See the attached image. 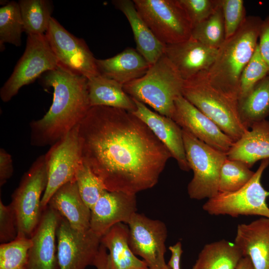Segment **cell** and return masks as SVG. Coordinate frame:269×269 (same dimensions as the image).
I'll list each match as a JSON object with an SVG mask.
<instances>
[{
    "mask_svg": "<svg viewBox=\"0 0 269 269\" xmlns=\"http://www.w3.org/2000/svg\"><path fill=\"white\" fill-rule=\"evenodd\" d=\"M82 161L110 191L130 194L154 187L172 156L130 112L92 107L79 125Z\"/></svg>",
    "mask_w": 269,
    "mask_h": 269,
    "instance_id": "1",
    "label": "cell"
},
{
    "mask_svg": "<svg viewBox=\"0 0 269 269\" xmlns=\"http://www.w3.org/2000/svg\"><path fill=\"white\" fill-rule=\"evenodd\" d=\"M42 86L53 89L52 104L40 119L30 122V143L52 145L80 124L91 108L88 79L58 65L40 77Z\"/></svg>",
    "mask_w": 269,
    "mask_h": 269,
    "instance_id": "2",
    "label": "cell"
},
{
    "mask_svg": "<svg viewBox=\"0 0 269 269\" xmlns=\"http://www.w3.org/2000/svg\"><path fill=\"white\" fill-rule=\"evenodd\" d=\"M262 21L258 16H247L239 29L218 49L207 72L211 84L234 99L239 98L242 73L257 48Z\"/></svg>",
    "mask_w": 269,
    "mask_h": 269,
    "instance_id": "3",
    "label": "cell"
},
{
    "mask_svg": "<svg viewBox=\"0 0 269 269\" xmlns=\"http://www.w3.org/2000/svg\"><path fill=\"white\" fill-rule=\"evenodd\" d=\"M207 72H201L185 80L182 96L235 142L249 130L241 120L238 100L213 86Z\"/></svg>",
    "mask_w": 269,
    "mask_h": 269,
    "instance_id": "4",
    "label": "cell"
},
{
    "mask_svg": "<svg viewBox=\"0 0 269 269\" xmlns=\"http://www.w3.org/2000/svg\"><path fill=\"white\" fill-rule=\"evenodd\" d=\"M184 80L164 54L141 77L123 85L132 98L157 113L172 118L176 99L182 95Z\"/></svg>",
    "mask_w": 269,
    "mask_h": 269,
    "instance_id": "5",
    "label": "cell"
},
{
    "mask_svg": "<svg viewBox=\"0 0 269 269\" xmlns=\"http://www.w3.org/2000/svg\"><path fill=\"white\" fill-rule=\"evenodd\" d=\"M47 168L45 155L39 156L23 175L12 195V206L16 220V238H30L42 213L41 200L47 186Z\"/></svg>",
    "mask_w": 269,
    "mask_h": 269,
    "instance_id": "6",
    "label": "cell"
},
{
    "mask_svg": "<svg viewBox=\"0 0 269 269\" xmlns=\"http://www.w3.org/2000/svg\"><path fill=\"white\" fill-rule=\"evenodd\" d=\"M186 158L193 176L187 186L192 199H210L219 192L220 173L227 158L226 153L218 150L182 130Z\"/></svg>",
    "mask_w": 269,
    "mask_h": 269,
    "instance_id": "7",
    "label": "cell"
},
{
    "mask_svg": "<svg viewBox=\"0 0 269 269\" xmlns=\"http://www.w3.org/2000/svg\"><path fill=\"white\" fill-rule=\"evenodd\" d=\"M269 165V158L262 160L257 170L249 181L239 190L232 192H219L208 199L203 209L211 215H257L269 218L267 199L269 191L261 183L265 170Z\"/></svg>",
    "mask_w": 269,
    "mask_h": 269,
    "instance_id": "8",
    "label": "cell"
},
{
    "mask_svg": "<svg viewBox=\"0 0 269 269\" xmlns=\"http://www.w3.org/2000/svg\"><path fill=\"white\" fill-rule=\"evenodd\" d=\"M154 35L165 45L191 37L192 25L178 0H133Z\"/></svg>",
    "mask_w": 269,
    "mask_h": 269,
    "instance_id": "9",
    "label": "cell"
},
{
    "mask_svg": "<svg viewBox=\"0 0 269 269\" xmlns=\"http://www.w3.org/2000/svg\"><path fill=\"white\" fill-rule=\"evenodd\" d=\"M58 61L45 35H27L24 52L0 90L3 102L9 101L23 86L55 68Z\"/></svg>",
    "mask_w": 269,
    "mask_h": 269,
    "instance_id": "10",
    "label": "cell"
},
{
    "mask_svg": "<svg viewBox=\"0 0 269 269\" xmlns=\"http://www.w3.org/2000/svg\"><path fill=\"white\" fill-rule=\"evenodd\" d=\"M78 129L79 125L51 145L44 154L48 181L41 200L42 211L57 189L75 180L76 171L82 162Z\"/></svg>",
    "mask_w": 269,
    "mask_h": 269,
    "instance_id": "11",
    "label": "cell"
},
{
    "mask_svg": "<svg viewBox=\"0 0 269 269\" xmlns=\"http://www.w3.org/2000/svg\"><path fill=\"white\" fill-rule=\"evenodd\" d=\"M45 35L59 65L87 79L100 75L96 58L84 40L72 34L54 18Z\"/></svg>",
    "mask_w": 269,
    "mask_h": 269,
    "instance_id": "12",
    "label": "cell"
},
{
    "mask_svg": "<svg viewBox=\"0 0 269 269\" xmlns=\"http://www.w3.org/2000/svg\"><path fill=\"white\" fill-rule=\"evenodd\" d=\"M59 269H85L93 265L101 245V237L90 229H74L61 217L57 230Z\"/></svg>",
    "mask_w": 269,
    "mask_h": 269,
    "instance_id": "13",
    "label": "cell"
},
{
    "mask_svg": "<svg viewBox=\"0 0 269 269\" xmlns=\"http://www.w3.org/2000/svg\"><path fill=\"white\" fill-rule=\"evenodd\" d=\"M129 242L133 253L142 258L149 269H162L167 230L160 220L135 213L128 224Z\"/></svg>",
    "mask_w": 269,
    "mask_h": 269,
    "instance_id": "14",
    "label": "cell"
},
{
    "mask_svg": "<svg viewBox=\"0 0 269 269\" xmlns=\"http://www.w3.org/2000/svg\"><path fill=\"white\" fill-rule=\"evenodd\" d=\"M171 119L182 130L218 150L227 153L234 142L212 120L182 95L175 101Z\"/></svg>",
    "mask_w": 269,
    "mask_h": 269,
    "instance_id": "15",
    "label": "cell"
},
{
    "mask_svg": "<svg viewBox=\"0 0 269 269\" xmlns=\"http://www.w3.org/2000/svg\"><path fill=\"white\" fill-rule=\"evenodd\" d=\"M61 216L47 205L30 239L26 269H59L57 253V230Z\"/></svg>",
    "mask_w": 269,
    "mask_h": 269,
    "instance_id": "16",
    "label": "cell"
},
{
    "mask_svg": "<svg viewBox=\"0 0 269 269\" xmlns=\"http://www.w3.org/2000/svg\"><path fill=\"white\" fill-rule=\"evenodd\" d=\"M136 209L135 195L106 190L91 209L90 229L101 238L115 225L128 224Z\"/></svg>",
    "mask_w": 269,
    "mask_h": 269,
    "instance_id": "17",
    "label": "cell"
},
{
    "mask_svg": "<svg viewBox=\"0 0 269 269\" xmlns=\"http://www.w3.org/2000/svg\"><path fill=\"white\" fill-rule=\"evenodd\" d=\"M136 109L131 112L143 121L156 137L165 146L180 168L188 171L182 129L171 119L149 109L145 104L133 98Z\"/></svg>",
    "mask_w": 269,
    "mask_h": 269,
    "instance_id": "18",
    "label": "cell"
},
{
    "mask_svg": "<svg viewBox=\"0 0 269 269\" xmlns=\"http://www.w3.org/2000/svg\"><path fill=\"white\" fill-rule=\"evenodd\" d=\"M218 49L207 46L190 37L165 45L164 54L184 80L208 71L216 58Z\"/></svg>",
    "mask_w": 269,
    "mask_h": 269,
    "instance_id": "19",
    "label": "cell"
},
{
    "mask_svg": "<svg viewBox=\"0 0 269 269\" xmlns=\"http://www.w3.org/2000/svg\"><path fill=\"white\" fill-rule=\"evenodd\" d=\"M234 243L243 257L250 258L255 269H269V218L238 225Z\"/></svg>",
    "mask_w": 269,
    "mask_h": 269,
    "instance_id": "20",
    "label": "cell"
},
{
    "mask_svg": "<svg viewBox=\"0 0 269 269\" xmlns=\"http://www.w3.org/2000/svg\"><path fill=\"white\" fill-rule=\"evenodd\" d=\"M115 6L127 18L136 44V50L150 64L164 54L165 44L159 41L138 12L133 0H115Z\"/></svg>",
    "mask_w": 269,
    "mask_h": 269,
    "instance_id": "21",
    "label": "cell"
},
{
    "mask_svg": "<svg viewBox=\"0 0 269 269\" xmlns=\"http://www.w3.org/2000/svg\"><path fill=\"white\" fill-rule=\"evenodd\" d=\"M226 155L227 158L241 161L250 168L258 161L269 158V121L254 123Z\"/></svg>",
    "mask_w": 269,
    "mask_h": 269,
    "instance_id": "22",
    "label": "cell"
},
{
    "mask_svg": "<svg viewBox=\"0 0 269 269\" xmlns=\"http://www.w3.org/2000/svg\"><path fill=\"white\" fill-rule=\"evenodd\" d=\"M100 75L124 85L142 77L150 65L133 48H127L113 57L96 59Z\"/></svg>",
    "mask_w": 269,
    "mask_h": 269,
    "instance_id": "23",
    "label": "cell"
},
{
    "mask_svg": "<svg viewBox=\"0 0 269 269\" xmlns=\"http://www.w3.org/2000/svg\"><path fill=\"white\" fill-rule=\"evenodd\" d=\"M48 205L78 230L90 229L91 210L82 199L75 180L60 187L51 197Z\"/></svg>",
    "mask_w": 269,
    "mask_h": 269,
    "instance_id": "24",
    "label": "cell"
},
{
    "mask_svg": "<svg viewBox=\"0 0 269 269\" xmlns=\"http://www.w3.org/2000/svg\"><path fill=\"white\" fill-rule=\"evenodd\" d=\"M128 225L118 223L101 238V244L109 251V269H148L146 263L139 259L131 250Z\"/></svg>",
    "mask_w": 269,
    "mask_h": 269,
    "instance_id": "25",
    "label": "cell"
},
{
    "mask_svg": "<svg viewBox=\"0 0 269 269\" xmlns=\"http://www.w3.org/2000/svg\"><path fill=\"white\" fill-rule=\"evenodd\" d=\"M89 100L91 107L105 106L133 112L136 109L133 98L118 82L99 75L88 79Z\"/></svg>",
    "mask_w": 269,
    "mask_h": 269,
    "instance_id": "26",
    "label": "cell"
},
{
    "mask_svg": "<svg viewBox=\"0 0 269 269\" xmlns=\"http://www.w3.org/2000/svg\"><path fill=\"white\" fill-rule=\"evenodd\" d=\"M238 108L242 123L249 129L254 123L267 120L269 117V74L239 97Z\"/></svg>",
    "mask_w": 269,
    "mask_h": 269,
    "instance_id": "27",
    "label": "cell"
},
{
    "mask_svg": "<svg viewBox=\"0 0 269 269\" xmlns=\"http://www.w3.org/2000/svg\"><path fill=\"white\" fill-rule=\"evenodd\" d=\"M243 257L234 243L221 240L204 246L192 269H236Z\"/></svg>",
    "mask_w": 269,
    "mask_h": 269,
    "instance_id": "28",
    "label": "cell"
},
{
    "mask_svg": "<svg viewBox=\"0 0 269 269\" xmlns=\"http://www.w3.org/2000/svg\"><path fill=\"white\" fill-rule=\"evenodd\" d=\"M24 31L27 35L44 34L47 31L53 11L51 1L20 0L18 1Z\"/></svg>",
    "mask_w": 269,
    "mask_h": 269,
    "instance_id": "29",
    "label": "cell"
},
{
    "mask_svg": "<svg viewBox=\"0 0 269 269\" xmlns=\"http://www.w3.org/2000/svg\"><path fill=\"white\" fill-rule=\"evenodd\" d=\"M191 37L201 43L218 49L225 40V31L222 8L219 3L206 19L194 25Z\"/></svg>",
    "mask_w": 269,
    "mask_h": 269,
    "instance_id": "30",
    "label": "cell"
},
{
    "mask_svg": "<svg viewBox=\"0 0 269 269\" xmlns=\"http://www.w3.org/2000/svg\"><path fill=\"white\" fill-rule=\"evenodd\" d=\"M24 31L23 21L18 2L11 1L0 8V46L4 43L20 46Z\"/></svg>",
    "mask_w": 269,
    "mask_h": 269,
    "instance_id": "31",
    "label": "cell"
},
{
    "mask_svg": "<svg viewBox=\"0 0 269 269\" xmlns=\"http://www.w3.org/2000/svg\"><path fill=\"white\" fill-rule=\"evenodd\" d=\"M254 173L244 162L227 157L220 170L219 192H232L239 190L249 182Z\"/></svg>",
    "mask_w": 269,
    "mask_h": 269,
    "instance_id": "32",
    "label": "cell"
},
{
    "mask_svg": "<svg viewBox=\"0 0 269 269\" xmlns=\"http://www.w3.org/2000/svg\"><path fill=\"white\" fill-rule=\"evenodd\" d=\"M75 180L82 199L91 210L107 190L103 183L83 161L76 171Z\"/></svg>",
    "mask_w": 269,
    "mask_h": 269,
    "instance_id": "33",
    "label": "cell"
},
{
    "mask_svg": "<svg viewBox=\"0 0 269 269\" xmlns=\"http://www.w3.org/2000/svg\"><path fill=\"white\" fill-rule=\"evenodd\" d=\"M30 238H16L0 246V269H26Z\"/></svg>",
    "mask_w": 269,
    "mask_h": 269,
    "instance_id": "34",
    "label": "cell"
},
{
    "mask_svg": "<svg viewBox=\"0 0 269 269\" xmlns=\"http://www.w3.org/2000/svg\"><path fill=\"white\" fill-rule=\"evenodd\" d=\"M269 74V67L261 56L257 45L253 55L242 73L239 97L246 94Z\"/></svg>",
    "mask_w": 269,
    "mask_h": 269,
    "instance_id": "35",
    "label": "cell"
},
{
    "mask_svg": "<svg viewBox=\"0 0 269 269\" xmlns=\"http://www.w3.org/2000/svg\"><path fill=\"white\" fill-rule=\"evenodd\" d=\"M225 31V38L233 35L247 16L243 0H220Z\"/></svg>",
    "mask_w": 269,
    "mask_h": 269,
    "instance_id": "36",
    "label": "cell"
},
{
    "mask_svg": "<svg viewBox=\"0 0 269 269\" xmlns=\"http://www.w3.org/2000/svg\"><path fill=\"white\" fill-rule=\"evenodd\" d=\"M192 26L208 17L215 10L219 0H178Z\"/></svg>",
    "mask_w": 269,
    "mask_h": 269,
    "instance_id": "37",
    "label": "cell"
},
{
    "mask_svg": "<svg viewBox=\"0 0 269 269\" xmlns=\"http://www.w3.org/2000/svg\"><path fill=\"white\" fill-rule=\"evenodd\" d=\"M17 235L15 215L12 206L5 205L0 200V242L6 243L15 240Z\"/></svg>",
    "mask_w": 269,
    "mask_h": 269,
    "instance_id": "38",
    "label": "cell"
},
{
    "mask_svg": "<svg viewBox=\"0 0 269 269\" xmlns=\"http://www.w3.org/2000/svg\"><path fill=\"white\" fill-rule=\"evenodd\" d=\"M258 48L269 69V15L263 19L258 39Z\"/></svg>",
    "mask_w": 269,
    "mask_h": 269,
    "instance_id": "39",
    "label": "cell"
},
{
    "mask_svg": "<svg viewBox=\"0 0 269 269\" xmlns=\"http://www.w3.org/2000/svg\"><path fill=\"white\" fill-rule=\"evenodd\" d=\"M13 172L11 155L4 149H0V186L1 187L12 176Z\"/></svg>",
    "mask_w": 269,
    "mask_h": 269,
    "instance_id": "40",
    "label": "cell"
},
{
    "mask_svg": "<svg viewBox=\"0 0 269 269\" xmlns=\"http://www.w3.org/2000/svg\"><path fill=\"white\" fill-rule=\"evenodd\" d=\"M171 255L168 261L167 266L170 269H180V259L183 253L182 244L180 242H177L173 246L168 248Z\"/></svg>",
    "mask_w": 269,
    "mask_h": 269,
    "instance_id": "41",
    "label": "cell"
},
{
    "mask_svg": "<svg viewBox=\"0 0 269 269\" xmlns=\"http://www.w3.org/2000/svg\"><path fill=\"white\" fill-rule=\"evenodd\" d=\"M93 266L97 269H109L107 250L101 244Z\"/></svg>",
    "mask_w": 269,
    "mask_h": 269,
    "instance_id": "42",
    "label": "cell"
},
{
    "mask_svg": "<svg viewBox=\"0 0 269 269\" xmlns=\"http://www.w3.org/2000/svg\"><path fill=\"white\" fill-rule=\"evenodd\" d=\"M236 269H255V268L250 258L248 256H244L239 261Z\"/></svg>",
    "mask_w": 269,
    "mask_h": 269,
    "instance_id": "43",
    "label": "cell"
},
{
    "mask_svg": "<svg viewBox=\"0 0 269 269\" xmlns=\"http://www.w3.org/2000/svg\"><path fill=\"white\" fill-rule=\"evenodd\" d=\"M162 269H170V268L168 267L167 265L164 267Z\"/></svg>",
    "mask_w": 269,
    "mask_h": 269,
    "instance_id": "44",
    "label": "cell"
},
{
    "mask_svg": "<svg viewBox=\"0 0 269 269\" xmlns=\"http://www.w3.org/2000/svg\"></svg>",
    "mask_w": 269,
    "mask_h": 269,
    "instance_id": "45",
    "label": "cell"
}]
</instances>
